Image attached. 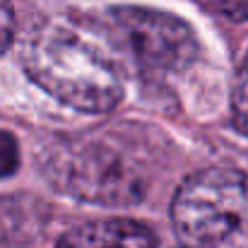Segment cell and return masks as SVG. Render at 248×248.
Wrapping results in <instances>:
<instances>
[{
    "instance_id": "6",
    "label": "cell",
    "mask_w": 248,
    "mask_h": 248,
    "mask_svg": "<svg viewBox=\"0 0 248 248\" xmlns=\"http://www.w3.org/2000/svg\"><path fill=\"white\" fill-rule=\"evenodd\" d=\"M232 118H234V125L244 135H248V56L241 63L234 87H232Z\"/></svg>"
},
{
    "instance_id": "2",
    "label": "cell",
    "mask_w": 248,
    "mask_h": 248,
    "mask_svg": "<svg viewBox=\"0 0 248 248\" xmlns=\"http://www.w3.org/2000/svg\"><path fill=\"white\" fill-rule=\"evenodd\" d=\"M41 169L56 190L101 205L138 202L147 181L138 162L104 135H61L44 147Z\"/></svg>"
},
{
    "instance_id": "9",
    "label": "cell",
    "mask_w": 248,
    "mask_h": 248,
    "mask_svg": "<svg viewBox=\"0 0 248 248\" xmlns=\"http://www.w3.org/2000/svg\"><path fill=\"white\" fill-rule=\"evenodd\" d=\"M15 36V12L10 0H0V56L7 51Z\"/></svg>"
},
{
    "instance_id": "1",
    "label": "cell",
    "mask_w": 248,
    "mask_h": 248,
    "mask_svg": "<svg viewBox=\"0 0 248 248\" xmlns=\"http://www.w3.org/2000/svg\"><path fill=\"white\" fill-rule=\"evenodd\" d=\"M118 53L108 27L99 31L80 19H51L24 41L22 65L65 106L104 113L118 106L125 92Z\"/></svg>"
},
{
    "instance_id": "7",
    "label": "cell",
    "mask_w": 248,
    "mask_h": 248,
    "mask_svg": "<svg viewBox=\"0 0 248 248\" xmlns=\"http://www.w3.org/2000/svg\"><path fill=\"white\" fill-rule=\"evenodd\" d=\"M19 169V145L12 133L0 130V181L10 178Z\"/></svg>"
},
{
    "instance_id": "8",
    "label": "cell",
    "mask_w": 248,
    "mask_h": 248,
    "mask_svg": "<svg viewBox=\"0 0 248 248\" xmlns=\"http://www.w3.org/2000/svg\"><path fill=\"white\" fill-rule=\"evenodd\" d=\"M207 10L234 19V22H246L248 19V0H200Z\"/></svg>"
},
{
    "instance_id": "4",
    "label": "cell",
    "mask_w": 248,
    "mask_h": 248,
    "mask_svg": "<svg viewBox=\"0 0 248 248\" xmlns=\"http://www.w3.org/2000/svg\"><path fill=\"white\" fill-rule=\"evenodd\" d=\"M108 31L118 51L128 53L142 73H181L198 56L193 29L169 12L135 5L113 7L108 10Z\"/></svg>"
},
{
    "instance_id": "3",
    "label": "cell",
    "mask_w": 248,
    "mask_h": 248,
    "mask_svg": "<svg viewBox=\"0 0 248 248\" xmlns=\"http://www.w3.org/2000/svg\"><path fill=\"white\" fill-rule=\"evenodd\" d=\"M171 219L183 248H248V176L205 169L173 195Z\"/></svg>"
},
{
    "instance_id": "5",
    "label": "cell",
    "mask_w": 248,
    "mask_h": 248,
    "mask_svg": "<svg viewBox=\"0 0 248 248\" xmlns=\"http://www.w3.org/2000/svg\"><path fill=\"white\" fill-rule=\"evenodd\" d=\"M56 248H157V239L135 219H96L63 234Z\"/></svg>"
}]
</instances>
